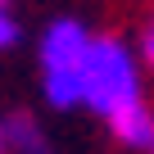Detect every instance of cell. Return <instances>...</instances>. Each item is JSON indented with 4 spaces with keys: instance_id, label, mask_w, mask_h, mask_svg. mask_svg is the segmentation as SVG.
<instances>
[{
    "instance_id": "cell-3",
    "label": "cell",
    "mask_w": 154,
    "mask_h": 154,
    "mask_svg": "<svg viewBox=\"0 0 154 154\" xmlns=\"http://www.w3.org/2000/svg\"><path fill=\"white\" fill-rule=\"evenodd\" d=\"M5 131H9V154H59L54 136L45 131V122L32 109H9L5 113Z\"/></svg>"
},
{
    "instance_id": "cell-5",
    "label": "cell",
    "mask_w": 154,
    "mask_h": 154,
    "mask_svg": "<svg viewBox=\"0 0 154 154\" xmlns=\"http://www.w3.org/2000/svg\"><path fill=\"white\" fill-rule=\"evenodd\" d=\"M18 41H23V23H18V14H14L9 0H0V54L18 50Z\"/></svg>"
},
{
    "instance_id": "cell-4",
    "label": "cell",
    "mask_w": 154,
    "mask_h": 154,
    "mask_svg": "<svg viewBox=\"0 0 154 154\" xmlns=\"http://www.w3.org/2000/svg\"><path fill=\"white\" fill-rule=\"evenodd\" d=\"M109 136L131 154H154V104H140L118 122H109Z\"/></svg>"
},
{
    "instance_id": "cell-6",
    "label": "cell",
    "mask_w": 154,
    "mask_h": 154,
    "mask_svg": "<svg viewBox=\"0 0 154 154\" xmlns=\"http://www.w3.org/2000/svg\"><path fill=\"white\" fill-rule=\"evenodd\" d=\"M136 45V59H140V68H145V77H154V18L140 27V36L131 41Z\"/></svg>"
},
{
    "instance_id": "cell-7",
    "label": "cell",
    "mask_w": 154,
    "mask_h": 154,
    "mask_svg": "<svg viewBox=\"0 0 154 154\" xmlns=\"http://www.w3.org/2000/svg\"><path fill=\"white\" fill-rule=\"evenodd\" d=\"M0 154H9V131H5V113H0Z\"/></svg>"
},
{
    "instance_id": "cell-2",
    "label": "cell",
    "mask_w": 154,
    "mask_h": 154,
    "mask_svg": "<svg viewBox=\"0 0 154 154\" xmlns=\"http://www.w3.org/2000/svg\"><path fill=\"white\" fill-rule=\"evenodd\" d=\"M91 41H95L91 23L77 14H54L41 27V36H36V86L54 113L82 109V77H86Z\"/></svg>"
},
{
    "instance_id": "cell-1",
    "label": "cell",
    "mask_w": 154,
    "mask_h": 154,
    "mask_svg": "<svg viewBox=\"0 0 154 154\" xmlns=\"http://www.w3.org/2000/svg\"><path fill=\"white\" fill-rule=\"evenodd\" d=\"M140 104L149 100H145V68L136 59V45L118 32H95L82 77V109H91V118L109 127Z\"/></svg>"
}]
</instances>
